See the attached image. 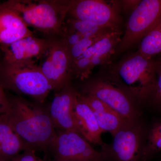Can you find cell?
Returning a JSON list of instances; mask_svg holds the SVG:
<instances>
[{
    "label": "cell",
    "instance_id": "cell-1",
    "mask_svg": "<svg viewBox=\"0 0 161 161\" xmlns=\"http://www.w3.org/2000/svg\"><path fill=\"white\" fill-rule=\"evenodd\" d=\"M5 115L13 131L19 136L25 150H51L57 136L48 112V106L31 103L21 97L9 99Z\"/></svg>",
    "mask_w": 161,
    "mask_h": 161
},
{
    "label": "cell",
    "instance_id": "cell-2",
    "mask_svg": "<svg viewBox=\"0 0 161 161\" xmlns=\"http://www.w3.org/2000/svg\"><path fill=\"white\" fill-rule=\"evenodd\" d=\"M157 64L136 52L123 60L112 71L111 78L136 103L149 100L155 87Z\"/></svg>",
    "mask_w": 161,
    "mask_h": 161
},
{
    "label": "cell",
    "instance_id": "cell-3",
    "mask_svg": "<svg viewBox=\"0 0 161 161\" xmlns=\"http://www.w3.org/2000/svg\"><path fill=\"white\" fill-rule=\"evenodd\" d=\"M69 1L10 0L3 3L15 11L27 26L49 35L62 36Z\"/></svg>",
    "mask_w": 161,
    "mask_h": 161
},
{
    "label": "cell",
    "instance_id": "cell-4",
    "mask_svg": "<svg viewBox=\"0 0 161 161\" xmlns=\"http://www.w3.org/2000/svg\"><path fill=\"white\" fill-rule=\"evenodd\" d=\"M0 86L30 96L43 103L53 90L51 85L36 64H3L0 67Z\"/></svg>",
    "mask_w": 161,
    "mask_h": 161
},
{
    "label": "cell",
    "instance_id": "cell-5",
    "mask_svg": "<svg viewBox=\"0 0 161 161\" xmlns=\"http://www.w3.org/2000/svg\"><path fill=\"white\" fill-rule=\"evenodd\" d=\"M79 93L99 99L126 121L140 119V112L135 100L111 78L87 80L84 83Z\"/></svg>",
    "mask_w": 161,
    "mask_h": 161
},
{
    "label": "cell",
    "instance_id": "cell-6",
    "mask_svg": "<svg viewBox=\"0 0 161 161\" xmlns=\"http://www.w3.org/2000/svg\"><path fill=\"white\" fill-rule=\"evenodd\" d=\"M146 133L140 119L126 121L101 150L109 161H142Z\"/></svg>",
    "mask_w": 161,
    "mask_h": 161
},
{
    "label": "cell",
    "instance_id": "cell-7",
    "mask_svg": "<svg viewBox=\"0 0 161 161\" xmlns=\"http://www.w3.org/2000/svg\"><path fill=\"white\" fill-rule=\"evenodd\" d=\"M161 23V0L140 1L130 14L116 51L128 49Z\"/></svg>",
    "mask_w": 161,
    "mask_h": 161
},
{
    "label": "cell",
    "instance_id": "cell-8",
    "mask_svg": "<svg viewBox=\"0 0 161 161\" xmlns=\"http://www.w3.org/2000/svg\"><path fill=\"white\" fill-rule=\"evenodd\" d=\"M51 148L53 161H109L83 136L72 131L60 130Z\"/></svg>",
    "mask_w": 161,
    "mask_h": 161
},
{
    "label": "cell",
    "instance_id": "cell-9",
    "mask_svg": "<svg viewBox=\"0 0 161 161\" xmlns=\"http://www.w3.org/2000/svg\"><path fill=\"white\" fill-rule=\"evenodd\" d=\"M68 14L74 19L86 21L98 26L119 29L120 23L116 9L100 0L69 1Z\"/></svg>",
    "mask_w": 161,
    "mask_h": 161
},
{
    "label": "cell",
    "instance_id": "cell-10",
    "mask_svg": "<svg viewBox=\"0 0 161 161\" xmlns=\"http://www.w3.org/2000/svg\"><path fill=\"white\" fill-rule=\"evenodd\" d=\"M47 56L40 67L56 93L70 83L71 65L69 55L61 40H51Z\"/></svg>",
    "mask_w": 161,
    "mask_h": 161
},
{
    "label": "cell",
    "instance_id": "cell-11",
    "mask_svg": "<svg viewBox=\"0 0 161 161\" xmlns=\"http://www.w3.org/2000/svg\"><path fill=\"white\" fill-rule=\"evenodd\" d=\"M78 92L70 83L55 93L48 106L50 117L55 129L72 131L81 135L75 117L74 105Z\"/></svg>",
    "mask_w": 161,
    "mask_h": 161
},
{
    "label": "cell",
    "instance_id": "cell-12",
    "mask_svg": "<svg viewBox=\"0 0 161 161\" xmlns=\"http://www.w3.org/2000/svg\"><path fill=\"white\" fill-rule=\"evenodd\" d=\"M51 40L32 36L17 40L7 45H2L4 53L3 63L8 65L36 64V61L47 55Z\"/></svg>",
    "mask_w": 161,
    "mask_h": 161
},
{
    "label": "cell",
    "instance_id": "cell-13",
    "mask_svg": "<svg viewBox=\"0 0 161 161\" xmlns=\"http://www.w3.org/2000/svg\"><path fill=\"white\" fill-rule=\"evenodd\" d=\"M32 36V32L15 11L3 3L0 5L1 45H9L20 39Z\"/></svg>",
    "mask_w": 161,
    "mask_h": 161
},
{
    "label": "cell",
    "instance_id": "cell-14",
    "mask_svg": "<svg viewBox=\"0 0 161 161\" xmlns=\"http://www.w3.org/2000/svg\"><path fill=\"white\" fill-rule=\"evenodd\" d=\"M75 117L80 133L87 142L97 144L103 148L106 144L102 139L103 132L98 125L93 111L82 99L78 92L74 105Z\"/></svg>",
    "mask_w": 161,
    "mask_h": 161
},
{
    "label": "cell",
    "instance_id": "cell-15",
    "mask_svg": "<svg viewBox=\"0 0 161 161\" xmlns=\"http://www.w3.org/2000/svg\"><path fill=\"white\" fill-rule=\"evenodd\" d=\"M79 94L91 107L103 132H109L113 136L126 122L117 112L98 98Z\"/></svg>",
    "mask_w": 161,
    "mask_h": 161
},
{
    "label": "cell",
    "instance_id": "cell-16",
    "mask_svg": "<svg viewBox=\"0 0 161 161\" xmlns=\"http://www.w3.org/2000/svg\"><path fill=\"white\" fill-rule=\"evenodd\" d=\"M121 32L113 30L101 36L89 48L92 54L93 68L106 62L115 53L120 42Z\"/></svg>",
    "mask_w": 161,
    "mask_h": 161
},
{
    "label": "cell",
    "instance_id": "cell-17",
    "mask_svg": "<svg viewBox=\"0 0 161 161\" xmlns=\"http://www.w3.org/2000/svg\"><path fill=\"white\" fill-rule=\"evenodd\" d=\"M24 150V145L12 130L6 115H0V159L11 161Z\"/></svg>",
    "mask_w": 161,
    "mask_h": 161
},
{
    "label": "cell",
    "instance_id": "cell-18",
    "mask_svg": "<svg viewBox=\"0 0 161 161\" xmlns=\"http://www.w3.org/2000/svg\"><path fill=\"white\" fill-rule=\"evenodd\" d=\"M161 152V119L146 131L142 161H149Z\"/></svg>",
    "mask_w": 161,
    "mask_h": 161
},
{
    "label": "cell",
    "instance_id": "cell-19",
    "mask_svg": "<svg viewBox=\"0 0 161 161\" xmlns=\"http://www.w3.org/2000/svg\"><path fill=\"white\" fill-rule=\"evenodd\" d=\"M137 53L149 59L161 53V23L142 39Z\"/></svg>",
    "mask_w": 161,
    "mask_h": 161
},
{
    "label": "cell",
    "instance_id": "cell-20",
    "mask_svg": "<svg viewBox=\"0 0 161 161\" xmlns=\"http://www.w3.org/2000/svg\"><path fill=\"white\" fill-rule=\"evenodd\" d=\"M68 24L72 29L86 38L98 37L111 31L116 30L102 27L90 22L74 19H70Z\"/></svg>",
    "mask_w": 161,
    "mask_h": 161
},
{
    "label": "cell",
    "instance_id": "cell-21",
    "mask_svg": "<svg viewBox=\"0 0 161 161\" xmlns=\"http://www.w3.org/2000/svg\"><path fill=\"white\" fill-rule=\"evenodd\" d=\"M100 36L95 38L84 37L71 48L68 53L71 67L75 61Z\"/></svg>",
    "mask_w": 161,
    "mask_h": 161
},
{
    "label": "cell",
    "instance_id": "cell-22",
    "mask_svg": "<svg viewBox=\"0 0 161 161\" xmlns=\"http://www.w3.org/2000/svg\"><path fill=\"white\" fill-rule=\"evenodd\" d=\"M62 36L63 38L61 40V41L68 52L73 46L84 38L80 34L69 26L66 30H64V28Z\"/></svg>",
    "mask_w": 161,
    "mask_h": 161
},
{
    "label": "cell",
    "instance_id": "cell-23",
    "mask_svg": "<svg viewBox=\"0 0 161 161\" xmlns=\"http://www.w3.org/2000/svg\"><path fill=\"white\" fill-rule=\"evenodd\" d=\"M149 101L152 106L161 109V65H157L155 86Z\"/></svg>",
    "mask_w": 161,
    "mask_h": 161
},
{
    "label": "cell",
    "instance_id": "cell-24",
    "mask_svg": "<svg viewBox=\"0 0 161 161\" xmlns=\"http://www.w3.org/2000/svg\"><path fill=\"white\" fill-rule=\"evenodd\" d=\"M34 150H27L15 157L11 161H45L37 156Z\"/></svg>",
    "mask_w": 161,
    "mask_h": 161
},
{
    "label": "cell",
    "instance_id": "cell-25",
    "mask_svg": "<svg viewBox=\"0 0 161 161\" xmlns=\"http://www.w3.org/2000/svg\"><path fill=\"white\" fill-rule=\"evenodd\" d=\"M9 105V100L6 97L4 89L0 86V115L6 113Z\"/></svg>",
    "mask_w": 161,
    "mask_h": 161
},
{
    "label": "cell",
    "instance_id": "cell-26",
    "mask_svg": "<svg viewBox=\"0 0 161 161\" xmlns=\"http://www.w3.org/2000/svg\"><path fill=\"white\" fill-rule=\"evenodd\" d=\"M124 7L126 10H132L135 9L140 1H123Z\"/></svg>",
    "mask_w": 161,
    "mask_h": 161
},
{
    "label": "cell",
    "instance_id": "cell-27",
    "mask_svg": "<svg viewBox=\"0 0 161 161\" xmlns=\"http://www.w3.org/2000/svg\"><path fill=\"white\" fill-rule=\"evenodd\" d=\"M0 161H5L3 160H2V159H0Z\"/></svg>",
    "mask_w": 161,
    "mask_h": 161
},
{
    "label": "cell",
    "instance_id": "cell-28",
    "mask_svg": "<svg viewBox=\"0 0 161 161\" xmlns=\"http://www.w3.org/2000/svg\"></svg>",
    "mask_w": 161,
    "mask_h": 161
}]
</instances>
